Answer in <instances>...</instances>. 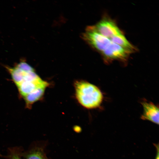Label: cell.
Masks as SVG:
<instances>
[{"instance_id":"obj_1","label":"cell","mask_w":159,"mask_h":159,"mask_svg":"<svg viewBox=\"0 0 159 159\" xmlns=\"http://www.w3.org/2000/svg\"><path fill=\"white\" fill-rule=\"evenodd\" d=\"M11 80L16 87L25 106L30 109L35 102L41 99L49 83L37 74L34 69L24 60L13 67L6 66Z\"/></svg>"},{"instance_id":"obj_2","label":"cell","mask_w":159,"mask_h":159,"mask_svg":"<svg viewBox=\"0 0 159 159\" xmlns=\"http://www.w3.org/2000/svg\"><path fill=\"white\" fill-rule=\"evenodd\" d=\"M74 87L76 98L82 106L91 109L100 106L103 96L97 86L86 81L80 80L75 82Z\"/></svg>"},{"instance_id":"obj_3","label":"cell","mask_w":159,"mask_h":159,"mask_svg":"<svg viewBox=\"0 0 159 159\" xmlns=\"http://www.w3.org/2000/svg\"><path fill=\"white\" fill-rule=\"evenodd\" d=\"M84 39L102 55L108 50L112 42L100 34L94 26H89L84 34Z\"/></svg>"},{"instance_id":"obj_4","label":"cell","mask_w":159,"mask_h":159,"mask_svg":"<svg viewBox=\"0 0 159 159\" xmlns=\"http://www.w3.org/2000/svg\"><path fill=\"white\" fill-rule=\"evenodd\" d=\"M94 26L100 34L109 39L123 33L115 21L107 15H105Z\"/></svg>"},{"instance_id":"obj_5","label":"cell","mask_w":159,"mask_h":159,"mask_svg":"<svg viewBox=\"0 0 159 159\" xmlns=\"http://www.w3.org/2000/svg\"><path fill=\"white\" fill-rule=\"evenodd\" d=\"M143 112L141 117L143 120H148L159 124V108L153 102L143 100L141 102Z\"/></svg>"},{"instance_id":"obj_6","label":"cell","mask_w":159,"mask_h":159,"mask_svg":"<svg viewBox=\"0 0 159 159\" xmlns=\"http://www.w3.org/2000/svg\"><path fill=\"white\" fill-rule=\"evenodd\" d=\"M110 39L112 42L119 45L130 54L138 50L127 39L123 33L114 36Z\"/></svg>"},{"instance_id":"obj_7","label":"cell","mask_w":159,"mask_h":159,"mask_svg":"<svg viewBox=\"0 0 159 159\" xmlns=\"http://www.w3.org/2000/svg\"><path fill=\"white\" fill-rule=\"evenodd\" d=\"M25 159H47L42 148L36 147L25 153H22Z\"/></svg>"},{"instance_id":"obj_8","label":"cell","mask_w":159,"mask_h":159,"mask_svg":"<svg viewBox=\"0 0 159 159\" xmlns=\"http://www.w3.org/2000/svg\"><path fill=\"white\" fill-rule=\"evenodd\" d=\"M18 148H13L9 149L8 154L5 156L8 159H23L22 152Z\"/></svg>"},{"instance_id":"obj_9","label":"cell","mask_w":159,"mask_h":159,"mask_svg":"<svg viewBox=\"0 0 159 159\" xmlns=\"http://www.w3.org/2000/svg\"><path fill=\"white\" fill-rule=\"evenodd\" d=\"M156 155L155 159H159L158 147V148L157 153Z\"/></svg>"}]
</instances>
